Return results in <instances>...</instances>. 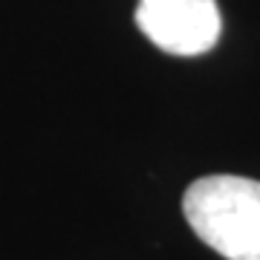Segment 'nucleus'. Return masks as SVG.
Returning <instances> with one entry per match:
<instances>
[{
    "mask_svg": "<svg viewBox=\"0 0 260 260\" xmlns=\"http://www.w3.org/2000/svg\"><path fill=\"white\" fill-rule=\"evenodd\" d=\"M191 232L225 260H260V182L211 174L191 182L182 197Z\"/></svg>",
    "mask_w": 260,
    "mask_h": 260,
    "instance_id": "f257e3e1",
    "label": "nucleus"
},
{
    "mask_svg": "<svg viewBox=\"0 0 260 260\" xmlns=\"http://www.w3.org/2000/svg\"><path fill=\"white\" fill-rule=\"evenodd\" d=\"M136 26L171 55H203L220 41L223 18L217 0H139Z\"/></svg>",
    "mask_w": 260,
    "mask_h": 260,
    "instance_id": "f03ea898",
    "label": "nucleus"
}]
</instances>
